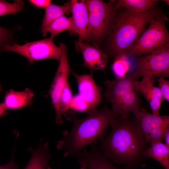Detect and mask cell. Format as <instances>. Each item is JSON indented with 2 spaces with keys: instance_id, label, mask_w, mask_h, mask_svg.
I'll return each mask as SVG.
<instances>
[{
  "instance_id": "20",
  "label": "cell",
  "mask_w": 169,
  "mask_h": 169,
  "mask_svg": "<svg viewBox=\"0 0 169 169\" xmlns=\"http://www.w3.org/2000/svg\"><path fill=\"white\" fill-rule=\"evenodd\" d=\"M157 0H118L115 1V8L117 10L124 8L137 13L146 12L156 7Z\"/></svg>"
},
{
  "instance_id": "28",
  "label": "cell",
  "mask_w": 169,
  "mask_h": 169,
  "mask_svg": "<svg viewBox=\"0 0 169 169\" xmlns=\"http://www.w3.org/2000/svg\"><path fill=\"white\" fill-rule=\"evenodd\" d=\"M10 37V31L0 26V48L1 50L4 45L8 44Z\"/></svg>"
},
{
  "instance_id": "8",
  "label": "cell",
  "mask_w": 169,
  "mask_h": 169,
  "mask_svg": "<svg viewBox=\"0 0 169 169\" xmlns=\"http://www.w3.org/2000/svg\"><path fill=\"white\" fill-rule=\"evenodd\" d=\"M3 51H11L25 57L30 63L46 59L59 60L62 55L60 47H57L51 38L27 43L22 45L7 44L3 47Z\"/></svg>"
},
{
  "instance_id": "19",
  "label": "cell",
  "mask_w": 169,
  "mask_h": 169,
  "mask_svg": "<svg viewBox=\"0 0 169 169\" xmlns=\"http://www.w3.org/2000/svg\"><path fill=\"white\" fill-rule=\"evenodd\" d=\"M143 153L145 157L153 158L165 169H169V147L162 141L151 143Z\"/></svg>"
},
{
  "instance_id": "21",
  "label": "cell",
  "mask_w": 169,
  "mask_h": 169,
  "mask_svg": "<svg viewBox=\"0 0 169 169\" xmlns=\"http://www.w3.org/2000/svg\"><path fill=\"white\" fill-rule=\"evenodd\" d=\"M70 9L69 3L64 5H59L51 3L45 8V13L41 28V31L44 37L47 35L51 24L59 17L64 15Z\"/></svg>"
},
{
  "instance_id": "9",
  "label": "cell",
  "mask_w": 169,
  "mask_h": 169,
  "mask_svg": "<svg viewBox=\"0 0 169 169\" xmlns=\"http://www.w3.org/2000/svg\"><path fill=\"white\" fill-rule=\"evenodd\" d=\"M59 47L61 50L62 55L49 91L52 102L56 112V122L59 124L62 123L63 121L59 109L60 98L65 84L68 81V75L70 70L67 58V47L63 43L61 44Z\"/></svg>"
},
{
  "instance_id": "14",
  "label": "cell",
  "mask_w": 169,
  "mask_h": 169,
  "mask_svg": "<svg viewBox=\"0 0 169 169\" xmlns=\"http://www.w3.org/2000/svg\"><path fill=\"white\" fill-rule=\"evenodd\" d=\"M76 156L78 162L84 164L87 169H122L114 165L95 146L90 151L84 150Z\"/></svg>"
},
{
  "instance_id": "5",
  "label": "cell",
  "mask_w": 169,
  "mask_h": 169,
  "mask_svg": "<svg viewBox=\"0 0 169 169\" xmlns=\"http://www.w3.org/2000/svg\"><path fill=\"white\" fill-rule=\"evenodd\" d=\"M167 20L163 13L152 19L148 28L124 52L130 56L138 57L169 47V33L165 24Z\"/></svg>"
},
{
  "instance_id": "32",
  "label": "cell",
  "mask_w": 169,
  "mask_h": 169,
  "mask_svg": "<svg viewBox=\"0 0 169 169\" xmlns=\"http://www.w3.org/2000/svg\"><path fill=\"white\" fill-rule=\"evenodd\" d=\"M163 140L164 141V143L169 147V128L166 131L164 135Z\"/></svg>"
},
{
  "instance_id": "4",
  "label": "cell",
  "mask_w": 169,
  "mask_h": 169,
  "mask_svg": "<svg viewBox=\"0 0 169 169\" xmlns=\"http://www.w3.org/2000/svg\"><path fill=\"white\" fill-rule=\"evenodd\" d=\"M131 76L121 79L107 80L104 96L111 103L112 111L117 116L127 115L140 109L141 101Z\"/></svg>"
},
{
  "instance_id": "36",
  "label": "cell",
  "mask_w": 169,
  "mask_h": 169,
  "mask_svg": "<svg viewBox=\"0 0 169 169\" xmlns=\"http://www.w3.org/2000/svg\"><path fill=\"white\" fill-rule=\"evenodd\" d=\"M2 90V86L0 84V91Z\"/></svg>"
},
{
  "instance_id": "12",
  "label": "cell",
  "mask_w": 169,
  "mask_h": 169,
  "mask_svg": "<svg viewBox=\"0 0 169 169\" xmlns=\"http://www.w3.org/2000/svg\"><path fill=\"white\" fill-rule=\"evenodd\" d=\"M70 11L79 40L89 42L92 40L89 23L88 12L84 0L79 2L71 0L69 2Z\"/></svg>"
},
{
  "instance_id": "18",
  "label": "cell",
  "mask_w": 169,
  "mask_h": 169,
  "mask_svg": "<svg viewBox=\"0 0 169 169\" xmlns=\"http://www.w3.org/2000/svg\"><path fill=\"white\" fill-rule=\"evenodd\" d=\"M48 142L39 144L36 149L29 148L31 157L24 169H46L47 163L51 156L48 150Z\"/></svg>"
},
{
  "instance_id": "2",
  "label": "cell",
  "mask_w": 169,
  "mask_h": 169,
  "mask_svg": "<svg viewBox=\"0 0 169 169\" xmlns=\"http://www.w3.org/2000/svg\"><path fill=\"white\" fill-rule=\"evenodd\" d=\"M117 117L105 105L101 110L89 113L84 119L73 118L72 129L64 132L57 148L64 150V156H76L88 145L103 140L108 127Z\"/></svg>"
},
{
  "instance_id": "15",
  "label": "cell",
  "mask_w": 169,
  "mask_h": 169,
  "mask_svg": "<svg viewBox=\"0 0 169 169\" xmlns=\"http://www.w3.org/2000/svg\"><path fill=\"white\" fill-rule=\"evenodd\" d=\"M134 113L136 121L144 137L154 128L169 125L168 115H156L150 113L146 109L141 108Z\"/></svg>"
},
{
  "instance_id": "35",
  "label": "cell",
  "mask_w": 169,
  "mask_h": 169,
  "mask_svg": "<svg viewBox=\"0 0 169 169\" xmlns=\"http://www.w3.org/2000/svg\"><path fill=\"white\" fill-rule=\"evenodd\" d=\"M46 169H53L51 168H50L49 166H48V165L47 166Z\"/></svg>"
},
{
  "instance_id": "27",
  "label": "cell",
  "mask_w": 169,
  "mask_h": 169,
  "mask_svg": "<svg viewBox=\"0 0 169 169\" xmlns=\"http://www.w3.org/2000/svg\"><path fill=\"white\" fill-rule=\"evenodd\" d=\"M158 84V88L164 100L169 101V81L165 78L161 77L156 79Z\"/></svg>"
},
{
  "instance_id": "31",
  "label": "cell",
  "mask_w": 169,
  "mask_h": 169,
  "mask_svg": "<svg viewBox=\"0 0 169 169\" xmlns=\"http://www.w3.org/2000/svg\"><path fill=\"white\" fill-rule=\"evenodd\" d=\"M7 110L3 102L0 103V117L6 114Z\"/></svg>"
},
{
  "instance_id": "26",
  "label": "cell",
  "mask_w": 169,
  "mask_h": 169,
  "mask_svg": "<svg viewBox=\"0 0 169 169\" xmlns=\"http://www.w3.org/2000/svg\"><path fill=\"white\" fill-rule=\"evenodd\" d=\"M69 109L78 112H89L88 105L84 100L79 94L73 96Z\"/></svg>"
},
{
  "instance_id": "13",
  "label": "cell",
  "mask_w": 169,
  "mask_h": 169,
  "mask_svg": "<svg viewBox=\"0 0 169 169\" xmlns=\"http://www.w3.org/2000/svg\"><path fill=\"white\" fill-rule=\"evenodd\" d=\"M133 83L137 92L142 95L149 103L152 114L160 115L161 107L164 100L159 88L155 86L154 82L146 76L140 81L133 79Z\"/></svg>"
},
{
  "instance_id": "17",
  "label": "cell",
  "mask_w": 169,
  "mask_h": 169,
  "mask_svg": "<svg viewBox=\"0 0 169 169\" xmlns=\"http://www.w3.org/2000/svg\"><path fill=\"white\" fill-rule=\"evenodd\" d=\"M114 58L111 70L115 78L121 79L131 76L135 67L136 57L124 52Z\"/></svg>"
},
{
  "instance_id": "11",
  "label": "cell",
  "mask_w": 169,
  "mask_h": 169,
  "mask_svg": "<svg viewBox=\"0 0 169 169\" xmlns=\"http://www.w3.org/2000/svg\"><path fill=\"white\" fill-rule=\"evenodd\" d=\"M75 45L76 49L83 56V65L90 69L91 73L96 70H104L109 59L104 51L96 46L79 39L75 41Z\"/></svg>"
},
{
  "instance_id": "10",
  "label": "cell",
  "mask_w": 169,
  "mask_h": 169,
  "mask_svg": "<svg viewBox=\"0 0 169 169\" xmlns=\"http://www.w3.org/2000/svg\"><path fill=\"white\" fill-rule=\"evenodd\" d=\"M71 72L78 84V94L88 105V114L96 109L101 102L102 88L96 84L92 73L80 75L74 71Z\"/></svg>"
},
{
  "instance_id": "7",
  "label": "cell",
  "mask_w": 169,
  "mask_h": 169,
  "mask_svg": "<svg viewBox=\"0 0 169 169\" xmlns=\"http://www.w3.org/2000/svg\"><path fill=\"white\" fill-rule=\"evenodd\" d=\"M131 76L135 80L147 77L154 82L156 78L169 77V47L136 57L134 69Z\"/></svg>"
},
{
  "instance_id": "25",
  "label": "cell",
  "mask_w": 169,
  "mask_h": 169,
  "mask_svg": "<svg viewBox=\"0 0 169 169\" xmlns=\"http://www.w3.org/2000/svg\"><path fill=\"white\" fill-rule=\"evenodd\" d=\"M169 128V125L161 126L152 130L149 134L144 137L147 143L151 144L153 142L162 141L165 134Z\"/></svg>"
},
{
  "instance_id": "34",
  "label": "cell",
  "mask_w": 169,
  "mask_h": 169,
  "mask_svg": "<svg viewBox=\"0 0 169 169\" xmlns=\"http://www.w3.org/2000/svg\"><path fill=\"white\" fill-rule=\"evenodd\" d=\"M162 1L165 2L167 4V5H169V1L168 0H163Z\"/></svg>"
},
{
  "instance_id": "23",
  "label": "cell",
  "mask_w": 169,
  "mask_h": 169,
  "mask_svg": "<svg viewBox=\"0 0 169 169\" xmlns=\"http://www.w3.org/2000/svg\"><path fill=\"white\" fill-rule=\"evenodd\" d=\"M24 3L22 0H15L10 3L0 0V17L7 14H15L24 8Z\"/></svg>"
},
{
  "instance_id": "16",
  "label": "cell",
  "mask_w": 169,
  "mask_h": 169,
  "mask_svg": "<svg viewBox=\"0 0 169 169\" xmlns=\"http://www.w3.org/2000/svg\"><path fill=\"white\" fill-rule=\"evenodd\" d=\"M34 94L32 91L26 88L21 91L10 90L5 95L3 102L7 109H17L31 104Z\"/></svg>"
},
{
  "instance_id": "22",
  "label": "cell",
  "mask_w": 169,
  "mask_h": 169,
  "mask_svg": "<svg viewBox=\"0 0 169 169\" xmlns=\"http://www.w3.org/2000/svg\"><path fill=\"white\" fill-rule=\"evenodd\" d=\"M66 30L70 34H76L72 16L67 17L62 16L54 20L49 27L48 32L50 33V37L53 38L60 33Z\"/></svg>"
},
{
  "instance_id": "1",
  "label": "cell",
  "mask_w": 169,
  "mask_h": 169,
  "mask_svg": "<svg viewBox=\"0 0 169 169\" xmlns=\"http://www.w3.org/2000/svg\"><path fill=\"white\" fill-rule=\"evenodd\" d=\"M110 134L97 148L123 169H136L142 164L147 143L135 116L130 114L115 118Z\"/></svg>"
},
{
  "instance_id": "33",
  "label": "cell",
  "mask_w": 169,
  "mask_h": 169,
  "mask_svg": "<svg viewBox=\"0 0 169 169\" xmlns=\"http://www.w3.org/2000/svg\"><path fill=\"white\" fill-rule=\"evenodd\" d=\"M81 165L80 168L79 169H87L85 164L83 163H80Z\"/></svg>"
},
{
  "instance_id": "30",
  "label": "cell",
  "mask_w": 169,
  "mask_h": 169,
  "mask_svg": "<svg viewBox=\"0 0 169 169\" xmlns=\"http://www.w3.org/2000/svg\"><path fill=\"white\" fill-rule=\"evenodd\" d=\"M14 155H13L11 160L7 164L0 166V169H19V166L14 161Z\"/></svg>"
},
{
  "instance_id": "3",
  "label": "cell",
  "mask_w": 169,
  "mask_h": 169,
  "mask_svg": "<svg viewBox=\"0 0 169 169\" xmlns=\"http://www.w3.org/2000/svg\"><path fill=\"white\" fill-rule=\"evenodd\" d=\"M116 10L113 27L108 36L106 54L114 58L124 52L138 39L150 21L163 13L157 7L137 13L124 8Z\"/></svg>"
},
{
  "instance_id": "24",
  "label": "cell",
  "mask_w": 169,
  "mask_h": 169,
  "mask_svg": "<svg viewBox=\"0 0 169 169\" xmlns=\"http://www.w3.org/2000/svg\"><path fill=\"white\" fill-rule=\"evenodd\" d=\"M68 81L66 83L61 93L59 101V109L61 115L69 109L73 97Z\"/></svg>"
},
{
  "instance_id": "29",
  "label": "cell",
  "mask_w": 169,
  "mask_h": 169,
  "mask_svg": "<svg viewBox=\"0 0 169 169\" xmlns=\"http://www.w3.org/2000/svg\"><path fill=\"white\" fill-rule=\"evenodd\" d=\"M28 1L37 7L45 8L51 4V1L50 0H30Z\"/></svg>"
},
{
  "instance_id": "6",
  "label": "cell",
  "mask_w": 169,
  "mask_h": 169,
  "mask_svg": "<svg viewBox=\"0 0 169 169\" xmlns=\"http://www.w3.org/2000/svg\"><path fill=\"white\" fill-rule=\"evenodd\" d=\"M115 1L107 3L100 0H84L88 12L92 40L96 43L101 42L111 31L116 12Z\"/></svg>"
}]
</instances>
